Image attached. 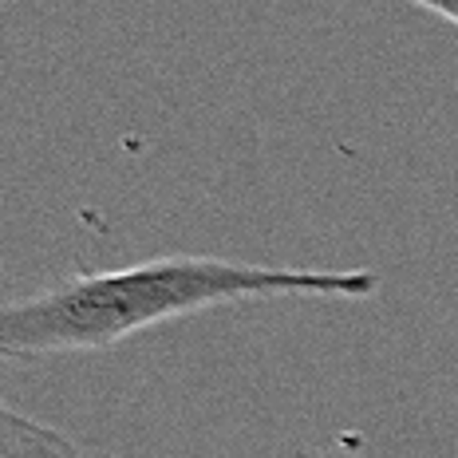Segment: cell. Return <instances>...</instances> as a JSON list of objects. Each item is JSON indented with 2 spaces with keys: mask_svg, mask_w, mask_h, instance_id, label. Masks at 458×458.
<instances>
[{
  "mask_svg": "<svg viewBox=\"0 0 458 458\" xmlns=\"http://www.w3.org/2000/svg\"><path fill=\"white\" fill-rule=\"evenodd\" d=\"M379 289L371 269H273L229 257H155L111 273H83L16 301L0 317L4 356L103 352L155 324L194 317L217 304L273 297L356 301Z\"/></svg>",
  "mask_w": 458,
  "mask_h": 458,
  "instance_id": "1",
  "label": "cell"
},
{
  "mask_svg": "<svg viewBox=\"0 0 458 458\" xmlns=\"http://www.w3.org/2000/svg\"><path fill=\"white\" fill-rule=\"evenodd\" d=\"M0 458H83V454L55 427L4 403L0 407Z\"/></svg>",
  "mask_w": 458,
  "mask_h": 458,
  "instance_id": "2",
  "label": "cell"
},
{
  "mask_svg": "<svg viewBox=\"0 0 458 458\" xmlns=\"http://www.w3.org/2000/svg\"><path fill=\"white\" fill-rule=\"evenodd\" d=\"M411 4H423V8H431V13L446 16L451 24H458V0H411Z\"/></svg>",
  "mask_w": 458,
  "mask_h": 458,
  "instance_id": "3",
  "label": "cell"
}]
</instances>
